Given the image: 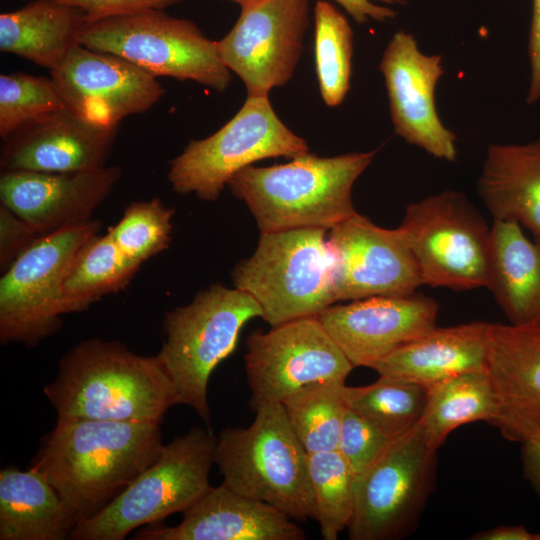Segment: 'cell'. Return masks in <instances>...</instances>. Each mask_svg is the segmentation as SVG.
Segmentation results:
<instances>
[{
	"mask_svg": "<svg viewBox=\"0 0 540 540\" xmlns=\"http://www.w3.org/2000/svg\"><path fill=\"white\" fill-rule=\"evenodd\" d=\"M162 447L159 423L57 419L29 468L56 490L74 529L114 500Z\"/></svg>",
	"mask_w": 540,
	"mask_h": 540,
	"instance_id": "cell-1",
	"label": "cell"
},
{
	"mask_svg": "<svg viewBox=\"0 0 540 540\" xmlns=\"http://www.w3.org/2000/svg\"><path fill=\"white\" fill-rule=\"evenodd\" d=\"M43 393L57 419L161 423L177 404L174 386L156 356H142L118 341L90 338L59 361Z\"/></svg>",
	"mask_w": 540,
	"mask_h": 540,
	"instance_id": "cell-2",
	"label": "cell"
},
{
	"mask_svg": "<svg viewBox=\"0 0 540 540\" xmlns=\"http://www.w3.org/2000/svg\"><path fill=\"white\" fill-rule=\"evenodd\" d=\"M376 153L377 149L319 157L307 152L285 164L250 165L227 187L246 203L261 233L330 230L356 213L352 187Z\"/></svg>",
	"mask_w": 540,
	"mask_h": 540,
	"instance_id": "cell-3",
	"label": "cell"
},
{
	"mask_svg": "<svg viewBox=\"0 0 540 540\" xmlns=\"http://www.w3.org/2000/svg\"><path fill=\"white\" fill-rule=\"evenodd\" d=\"M245 428H226L217 437L215 464L223 484L265 502L293 520L316 521L309 454L294 433L281 403L257 406Z\"/></svg>",
	"mask_w": 540,
	"mask_h": 540,
	"instance_id": "cell-4",
	"label": "cell"
},
{
	"mask_svg": "<svg viewBox=\"0 0 540 540\" xmlns=\"http://www.w3.org/2000/svg\"><path fill=\"white\" fill-rule=\"evenodd\" d=\"M257 317L262 310L254 298L219 283L164 316L166 339L155 356L174 386L177 404L192 408L206 424L209 378L234 351L242 327Z\"/></svg>",
	"mask_w": 540,
	"mask_h": 540,
	"instance_id": "cell-5",
	"label": "cell"
},
{
	"mask_svg": "<svg viewBox=\"0 0 540 540\" xmlns=\"http://www.w3.org/2000/svg\"><path fill=\"white\" fill-rule=\"evenodd\" d=\"M326 232L301 228L261 233L255 252L233 269L234 287L255 299L271 327L316 316L336 303Z\"/></svg>",
	"mask_w": 540,
	"mask_h": 540,
	"instance_id": "cell-6",
	"label": "cell"
},
{
	"mask_svg": "<svg viewBox=\"0 0 540 540\" xmlns=\"http://www.w3.org/2000/svg\"><path fill=\"white\" fill-rule=\"evenodd\" d=\"M217 438L193 427L163 445L157 459L105 508L77 525L68 539L123 540L134 529L184 512L211 488Z\"/></svg>",
	"mask_w": 540,
	"mask_h": 540,
	"instance_id": "cell-7",
	"label": "cell"
},
{
	"mask_svg": "<svg viewBox=\"0 0 540 540\" xmlns=\"http://www.w3.org/2000/svg\"><path fill=\"white\" fill-rule=\"evenodd\" d=\"M79 44L120 56L156 78L191 80L217 92H224L232 80L217 42L207 38L194 22L169 16L164 10L89 23Z\"/></svg>",
	"mask_w": 540,
	"mask_h": 540,
	"instance_id": "cell-8",
	"label": "cell"
},
{
	"mask_svg": "<svg viewBox=\"0 0 540 540\" xmlns=\"http://www.w3.org/2000/svg\"><path fill=\"white\" fill-rule=\"evenodd\" d=\"M307 152L306 141L279 119L268 96L247 97L223 127L209 137L191 140L170 161L168 180L175 192L211 202L237 172L254 162Z\"/></svg>",
	"mask_w": 540,
	"mask_h": 540,
	"instance_id": "cell-9",
	"label": "cell"
},
{
	"mask_svg": "<svg viewBox=\"0 0 540 540\" xmlns=\"http://www.w3.org/2000/svg\"><path fill=\"white\" fill-rule=\"evenodd\" d=\"M399 228L423 285L486 288L491 227L462 192L445 190L409 204Z\"/></svg>",
	"mask_w": 540,
	"mask_h": 540,
	"instance_id": "cell-10",
	"label": "cell"
},
{
	"mask_svg": "<svg viewBox=\"0 0 540 540\" xmlns=\"http://www.w3.org/2000/svg\"><path fill=\"white\" fill-rule=\"evenodd\" d=\"M437 450L417 424L355 476L349 539H394L411 528L431 491Z\"/></svg>",
	"mask_w": 540,
	"mask_h": 540,
	"instance_id": "cell-11",
	"label": "cell"
},
{
	"mask_svg": "<svg viewBox=\"0 0 540 540\" xmlns=\"http://www.w3.org/2000/svg\"><path fill=\"white\" fill-rule=\"evenodd\" d=\"M101 222L64 228L36 238L0 279V341L27 347L62 325L56 306L60 287L76 254L98 234Z\"/></svg>",
	"mask_w": 540,
	"mask_h": 540,
	"instance_id": "cell-12",
	"label": "cell"
},
{
	"mask_svg": "<svg viewBox=\"0 0 540 540\" xmlns=\"http://www.w3.org/2000/svg\"><path fill=\"white\" fill-rule=\"evenodd\" d=\"M246 346L252 409L264 403H281L314 382H345L354 368L317 315L272 326L268 332H253Z\"/></svg>",
	"mask_w": 540,
	"mask_h": 540,
	"instance_id": "cell-13",
	"label": "cell"
},
{
	"mask_svg": "<svg viewBox=\"0 0 540 540\" xmlns=\"http://www.w3.org/2000/svg\"><path fill=\"white\" fill-rule=\"evenodd\" d=\"M309 24V0H261L241 7L217 42L226 67L244 82L247 97L268 96L293 76Z\"/></svg>",
	"mask_w": 540,
	"mask_h": 540,
	"instance_id": "cell-14",
	"label": "cell"
},
{
	"mask_svg": "<svg viewBox=\"0 0 540 540\" xmlns=\"http://www.w3.org/2000/svg\"><path fill=\"white\" fill-rule=\"evenodd\" d=\"M336 302L373 296L406 295L423 285L406 238L355 213L330 229Z\"/></svg>",
	"mask_w": 540,
	"mask_h": 540,
	"instance_id": "cell-15",
	"label": "cell"
},
{
	"mask_svg": "<svg viewBox=\"0 0 540 540\" xmlns=\"http://www.w3.org/2000/svg\"><path fill=\"white\" fill-rule=\"evenodd\" d=\"M50 75L67 108L101 125L144 113L165 94L156 77L130 61L80 44Z\"/></svg>",
	"mask_w": 540,
	"mask_h": 540,
	"instance_id": "cell-16",
	"label": "cell"
},
{
	"mask_svg": "<svg viewBox=\"0 0 540 540\" xmlns=\"http://www.w3.org/2000/svg\"><path fill=\"white\" fill-rule=\"evenodd\" d=\"M379 69L395 133L435 158L455 161L456 135L435 106V88L444 74L442 56L424 54L415 37L400 30L386 46Z\"/></svg>",
	"mask_w": 540,
	"mask_h": 540,
	"instance_id": "cell-17",
	"label": "cell"
},
{
	"mask_svg": "<svg viewBox=\"0 0 540 540\" xmlns=\"http://www.w3.org/2000/svg\"><path fill=\"white\" fill-rule=\"evenodd\" d=\"M437 314L433 298L414 292L333 304L317 317L354 368H371L435 328Z\"/></svg>",
	"mask_w": 540,
	"mask_h": 540,
	"instance_id": "cell-18",
	"label": "cell"
},
{
	"mask_svg": "<svg viewBox=\"0 0 540 540\" xmlns=\"http://www.w3.org/2000/svg\"><path fill=\"white\" fill-rule=\"evenodd\" d=\"M122 176L118 166L79 172L2 171L1 204L39 236L87 223Z\"/></svg>",
	"mask_w": 540,
	"mask_h": 540,
	"instance_id": "cell-19",
	"label": "cell"
},
{
	"mask_svg": "<svg viewBox=\"0 0 540 540\" xmlns=\"http://www.w3.org/2000/svg\"><path fill=\"white\" fill-rule=\"evenodd\" d=\"M117 130L118 125L91 122L65 107L4 138L1 171L64 173L102 168Z\"/></svg>",
	"mask_w": 540,
	"mask_h": 540,
	"instance_id": "cell-20",
	"label": "cell"
},
{
	"mask_svg": "<svg viewBox=\"0 0 540 540\" xmlns=\"http://www.w3.org/2000/svg\"><path fill=\"white\" fill-rule=\"evenodd\" d=\"M487 371L497 400L491 424L510 441L540 435V323H491Z\"/></svg>",
	"mask_w": 540,
	"mask_h": 540,
	"instance_id": "cell-21",
	"label": "cell"
},
{
	"mask_svg": "<svg viewBox=\"0 0 540 540\" xmlns=\"http://www.w3.org/2000/svg\"><path fill=\"white\" fill-rule=\"evenodd\" d=\"M135 540H304L305 532L277 508L223 483L183 512L176 526L149 525Z\"/></svg>",
	"mask_w": 540,
	"mask_h": 540,
	"instance_id": "cell-22",
	"label": "cell"
},
{
	"mask_svg": "<svg viewBox=\"0 0 540 540\" xmlns=\"http://www.w3.org/2000/svg\"><path fill=\"white\" fill-rule=\"evenodd\" d=\"M490 325L475 321L435 327L375 363L379 376L395 377L425 388L470 370L487 369Z\"/></svg>",
	"mask_w": 540,
	"mask_h": 540,
	"instance_id": "cell-23",
	"label": "cell"
},
{
	"mask_svg": "<svg viewBox=\"0 0 540 540\" xmlns=\"http://www.w3.org/2000/svg\"><path fill=\"white\" fill-rule=\"evenodd\" d=\"M478 193L493 219L518 222L540 244V140L489 145Z\"/></svg>",
	"mask_w": 540,
	"mask_h": 540,
	"instance_id": "cell-24",
	"label": "cell"
},
{
	"mask_svg": "<svg viewBox=\"0 0 540 540\" xmlns=\"http://www.w3.org/2000/svg\"><path fill=\"white\" fill-rule=\"evenodd\" d=\"M486 288L510 324L540 323V244L516 221L493 219Z\"/></svg>",
	"mask_w": 540,
	"mask_h": 540,
	"instance_id": "cell-25",
	"label": "cell"
},
{
	"mask_svg": "<svg viewBox=\"0 0 540 540\" xmlns=\"http://www.w3.org/2000/svg\"><path fill=\"white\" fill-rule=\"evenodd\" d=\"M89 24L80 8L57 0H34L0 15V50L49 69L79 44Z\"/></svg>",
	"mask_w": 540,
	"mask_h": 540,
	"instance_id": "cell-26",
	"label": "cell"
},
{
	"mask_svg": "<svg viewBox=\"0 0 540 540\" xmlns=\"http://www.w3.org/2000/svg\"><path fill=\"white\" fill-rule=\"evenodd\" d=\"M73 525L49 481L29 468L0 471V540H63Z\"/></svg>",
	"mask_w": 540,
	"mask_h": 540,
	"instance_id": "cell-27",
	"label": "cell"
},
{
	"mask_svg": "<svg viewBox=\"0 0 540 540\" xmlns=\"http://www.w3.org/2000/svg\"><path fill=\"white\" fill-rule=\"evenodd\" d=\"M142 264L127 257L109 233L95 235L76 254L60 287L58 316L81 312L131 282Z\"/></svg>",
	"mask_w": 540,
	"mask_h": 540,
	"instance_id": "cell-28",
	"label": "cell"
},
{
	"mask_svg": "<svg viewBox=\"0 0 540 540\" xmlns=\"http://www.w3.org/2000/svg\"><path fill=\"white\" fill-rule=\"evenodd\" d=\"M496 414V394L487 369L470 370L427 389L419 425L439 449L455 428L478 420L491 424Z\"/></svg>",
	"mask_w": 540,
	"mask_h": 540,
	"instance_id": "cell-29",
	"label": "cell"
},
{
	"mask_svg": "<svg viewBox=\"0 0 540 540\" xmlns=\"http://www.w3.org/2000/svg\"><path fill=\"white\" fill-rule=\"evenodd\" d=\"M345 382L324 381L305 385L282 402L288 421L308 454L337 449L347 408Z\"/></svg>",
	"mask_w": 540,
	"mask_h": 540,
	"instance_id": "cell-30",
	"label": "cell"
},
{
	"mask_svg": "<svg viewBox=\"0 0 540 540\" xmlns=\"http://www.w3.org/2000/svg\"><path fill=\"white\" fill-rule=\"evenodd\" d=\"M427 388L395 377L379 376L365 386L344 387L346 405L394 439L419 424Z\"/></svg>",
	"mask_w": 540,
	"mask_h": 540,
	"instance_id": "cell-31",
	"label": "cell"
},
{
	"mask_svg": "<svg viewBox=\"0 0 540 540\" xmlns=\"http://www.w3.org/2000/svg\"><path fill=\"white\" fill-rule=\"evenodd\" d=\"M314 53L322 99L329 107L338 106L350 88L353 30L346 17L323 0L314 7Z\"/></svg>",
	"mask_w": 540,
	"mask_h": 540,
	"instance_id": "cell-32",
	"label": "cell"
},
{
	"mask_svg": "<svg viewBox=\"0 0 540 540\" xmlns=\"http://www.w3.org/2000/svg\"><path fill=\"white\" fill-rule=\"evenodd\" d=\"M309 473L321 535L336 540L353 515L355 474L337 450L309 454Z\"/></svg>",
	"mask_w": 540,
	"mask_h": 540,
	"instance_id": "cell-33",
	"label": "cell"
},
{
	"mask_svg": "<svg viewBox=\"0 0 540 540\" xmlns=\"http://www.w3.org/2000/svg\"><path fill=\"white\" fill-rule=\"evenodd\" d=\"M173 216V208L159 198L134 201L107 232L127 257L142 264L169 247Z\"/></svg>",
	"mask_w": 540,
	"mask_h": 540,
	"instance_id": "cell-34",
	"label": "cell"
},
{
	"mask_svg": "<svg viewBox=\"0 0 540 540\" xmlns=\"http://www.w3.org/2000/svg\"><path fill=\"white\" fill-rule=\"evenodd\" d=\"M66 107L53 79L25 73L0 75V136Z\"/></svg>",
	"mask_w": 540,
	"mask_h": 540,
	"instance_id": "cell-35",
	"label": "cell"
},
{
	"mask_svg": "<svg viewBox=\"0 0 540 540\" xmlns=\"http://www.w3.org/2000/svg\"><path fill=\"white\" fill-rule=\"evenodd\" d=\"M391 440L376 425L347 406L336 450L356 476L383 451Z\"/></svg>",
	"mask_w": 540,
	"mask_h": 540,
	"instance_id": "cell-36",
	"label": "cell"
},
{
	"mask_svg": "<svg viewBox=\"0 0 540 540\" xmlns=\"http://www.w3.org/2000/svg\"><path fill=\"white\" fill-rule=\"evenodd\" d=\"M38 233L5 205H0V269L5 271Z\"/></svg>",
	"mask_w": 540,
	"mask_h": 540,
	"instance_id": "cell-37",
	"label": "cell"
},
{
	"mask_svg": "<svg viewBox=\"0 0 540 540\" xmlns=\"http://www.w3.org/2000/svg\"><path fill=\"white\" fill-rule=\"evenodd\" d=\"M82 9L89 23L147 10H165L183 0H57Z\"/></svg>",
	"mask_w": 540,
	"mask_h": 540,
	"instance_id": "cell-38",
	"label": "cell"
},
{
	"mask_svg": "<svg viewBox=\"0 0 540 540\" xmlns=\"http://www.w3.org/2000/svg\"><path fill=\"white\" fill-rule=\"evenodd\" d=\"M530 82L526 102L536 103L540 99V0H532V18L528 38Z\"/></svg>",
	"mask_w": 540,
	"mask_h": 540,
	"instance_id": "cell-39",
	"label": "cell"
},
{
	"mask_svg": "<svg viewBox=\"0 0 540 540\" xmlns=\"http://www.w3.org/2000/svg\"><path fill=\"white\" fill-rule=\"evenodd\" d=\"M359 24L371 20L385 22L393 20L397 11L377 2L388 5L406 4L408 0H335Z\"/></svg>",
	"mask_w": 540,
	"mask_h": 540,
	"instance_id": "cell-40",
	"label": "cell"
},
{
	"mask_svg": "<svg viewBox=\"0 0 540 540\" xmlns=\"http://www.w3.org/2000/svg\"><path fill=\"white\" fill-rule=\"evenodd\" d=\"M523 474L540 497V435L522 443Z\"/></svg>",
	"mask_w": 540,
	"mask_h": 540,
	"instance_id": "cell-41",
	"label": "cell"
},
{
	"mask_svg": "<svg viewBox=\"0 0 540 540\" xmlns=\"http://www.w3.org/2000/svg\"><path fill=\"white\" fill-rule=\"evenodd\" d=\"M473 540H534V533L520 525L499 526L478 532Z\"/></svg>",
	"mask_w": 540,
	"mask_h": 540,
	"instance_id": "cell-42",
	"label": "cell"
},
{
	"mask_svg": "<svg viewBox=\"0 0 540 540\" xmlns=\"http://www.w3.org/2000/svg\"><path fill=\"white\" fill-rule=\"evenodd\" d=\"M230 1L238 3L242 7V6L252 4V3H255V2H258V1H261V0H230Z\"/></svg>",
	"mask_w": 540,
	"mask_h": 540,
	"instance_id": "cell-43",
	"label": "cell"
},
{
	"mask_svg": "<svg viewBox=\"0 0 540 540\" xmlns=\"http://www.w3.org/2000/svg\"><path fill=\"white\" fill-rule=\"evenodd\" d=\"M534 540H540V532L534 533Z\"/></svg>",
	"mask_w": 540,
	"mask_h": 540,
	"instance_id": "cell-44",
	"label": "cell"
}]
</instances>
